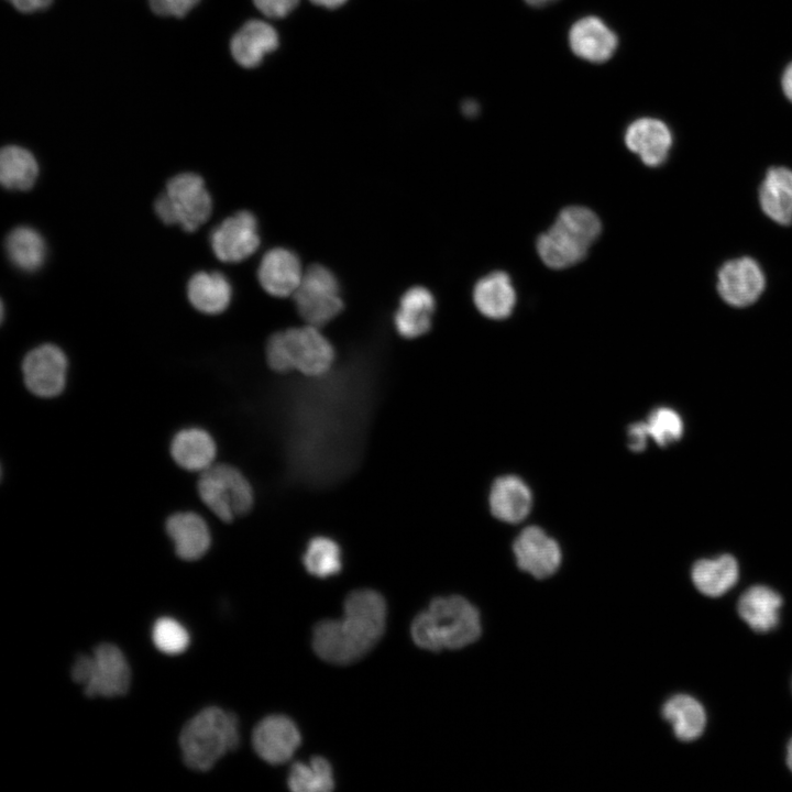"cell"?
I'll return each instance as SVG.
<instances>
[{
  "instance_id": "obj_1",
  "label": "cell",
  "mask_w": 792,
  "mask_h": 792,
  "mask_svg": "<svg viewBox=\"0 0 792 792\" xmlns=\"http://www.w3.org/2000/svg\"><path fill=\"white\" fill-rule=\"evenodd\" d=\"M387 605L370 588L351 592L340 619H323L312 630V648L322 660L350 664L364 657L385 631Z\"/></svg>"
},
{
  "instance_id": "obj_2",
  "label": "cell",
  "mask_w": 792,
  "mask_h": 792,
  "mask_svg": "<svg viewBox=\"0 0 792 792\" xmlns=\"http://www.w3.org/2000/svg\"><path fill=\"white\" fill-rule=\"evenodd\" d=\"M481 632L479 610L459 595L433 598L410 626L414 642L428 651L466 647L475 642Z\"/></svg>"
},
{
  "instance_id": "obj_3",
  "label": "cell",
  "mask_w": 792,
  "mask_h": 792,
  "mask_svg": "<svg viewBox=\"0 0 792 792\" xmlns=\"http://www.w3.org/2000/svg\"><path fill=\"white\" fill-rule=\"evenodd\" d=\"M602 223L597 215L583 206L560 211L553 224L537 239L539 257L550 268L563 270L583 261L598 239Z\"/></svg>"
},
{
  "instance_id": "obj_4",
  "label": "cell",
  "mask_w": 792,
  "mask_h": 792,
  "mask_svg": "<svg viewBox=\"0 0 792 792\" xmlns=\"http://www.w3.org/2000/svg\"><path fill=\"white\" fill-rule=\"evenodd\" d=\"M240 740L234 714L212 706L200 711L182 729L179 745L186 766L207 771Z\"/></svg>"
},
{
  "instance_id": "obj_5",
  "label": "cell",
  "mask_w": 792,
  "mask_h": 792,
  "mask_svg": "<svg viewBox=\"0 0 792 792\" xmlns=\"http://www.w3.org/2000/svg\"><path fill=\"white\" fill-rule=\"evenodd\" d=\"M334 355L332 344L311 324L276 332L266 344L267 364L278 373L296 370L320 376L331 367Z\"/></svg>"
},
{
  "instance_id": "obj_6",
  "label": "cell",
  "mask_w": 792,
  "mask_h": 792,
  "mask_svg": "<svg viewBox=\"0 0 792 792\" xmlns=\"http://www.w3.org/2000/svg\"><path fill=\"white\" fill-rule=\"evenodd\" d=\"M154 209L164 223L179 224L193 232L209 219L212 200L200 175L182 173L167 182Z\"/></svg>"
},
{
  "instance_id": "obj_7",
  "label": "cell",
  "mask_w": 792,
  "mask_h": 792,
  "mask_svg": "<svg viewBox=\"0 0 792 792\" xmlns=\"http://www.w3.org/2000/svg\"><path fill=\"white\" fill-rule=\"evenodd\" d=\"M197 492L206 507L224 522L245 515L254 504L251 483L242 472L229 464H213L201 472Z\"/></svg>"
},
{
  "instance_id": "obj_8",
  "label": "cell",
  "mask_w": 792,
  "mask_h": 792,
  "mask_svg": "<svg viewBox=\"0 0 792 792\" xmlns=\"http://www.w3.org/2000/svg\"><path fill=\"white\" fill-rule=\"evenodd\" d=\"M73 680L84 686L89 697L123 695L130 686V668L121 650L111 645L98 646L92 656H79L72 667Z\"/></svg>"
},
{
  "instance_id": "obj_9",
  "label": "cell",
  "mask_w": 792,
  "mask_h": 792,
  "mask_svg": "<svg viewBox=\"0 0 792 792\" xmlns=\"http://www.w3.org/2000/svg\"><path fill=\"white\" fill-rule=\"evenodd\" d=\"M294 300L302 319L315 327L329 322L343 308L336 276L320 264L311 265L304 273Z\"/></svg>"
},
{
  "instance_id": "obj_10",
  "label": "cell",
  "mask_w": 792,
  "mask_h": 792,
  "mask_svg": "<svg viewBox=\"0 0 792 792\" xmlns=\"http://www.w3.org/2000/svg\"><path fill=\"white\" fill-rule=\"evenodd\" d=\"M21 371L30 393L41 398H53L61 395L66 387L68 359L59 346L52 343L40 344L25 354Z\"/></svg>"
},
{
  "instance_id": "obj_11",
  "label": "cell",
  "mask_w": 792,
  "mask_h": 792,
  "mask_svg": "<svg viewBox=\"0 0 792 792\" xmlns=\"http://www.w3.org/2000/svg\"><path fill=\"white\" fill-rule=\"evenodd\" d=\"M257 229V221L250 211H239L224 219L210 234L215 255L227 263L251 256L260 245Z\"/></svg>"
},
{
  "instance_id": "obj_12",
  "label": "cell",
  "mask_w": 792,
  "mask_h": 792,
  "mask_svg": "<svg viewBox=\"0 0 792 792\" xmlns=\"http://www.w3.org/2000/svg\"><path fill=\"white\" fill-rule=\"evenodd\" d=\"M766 278L759 264L747 256L725 263L717 276V290L728 305L747 307L765 289Z\"/></svg>"
},
{
  "instance_id": "obj_13",
  "label": "cell",
  "mask_w": 792,
  "mask_h": 792,
  "mask_svg": "<svg viewBox=\"0 0 792 792\" xmlns=\"http://www.w3.org/2000/svg\"><path fill=\"white\" fill-rule=\"evenodd\" d=\"M301 743L297 725L287 716L273 714L257 723L252 745L260 758L271 765L288 761Z\"/></svg>"
},
{
  "instance_id": "obj_14",
  "label": "cell",
  "mask_w": 792,
  "mask_h": 792,
  "mask_svg": "<svg viewBox=\"0 0 792 792\" xmlns=\"http://www.w3.org/2000/svg\"><path fill=\"white\" fill-rule=\"evenodd\" d=\"M513 550L517 565L536 579L554 574L562 560L558 542L537 526L525 528L516 538Z\"/></svg>"
},
{
  "instance_id": "obj_15",
  "label": "cell",
  "mask_w": 792,
  "mask_h": 792,
  "mask_svg": "<svg viewBox=\"0 0 792 792\" xmlns=\"http://www.w3.org/2000/svg\"><path fill=\"white\" fill-rule=\"evenodd\" d=\"M625 143L645 165L657 167L662 165L669 156L672 134L662 121L654 118H640L627 128Z\"/></svg>"
},
{
  "instance_id": "obj_16",
  "label": "cell",
  "mask_w": 792,
  "mask_h": 792,
  "mask_svg": "<svg viewBox=\"0 0 792 792\" xmlns=\"http://www.w3.org/2000/svg\"><path fill=\"white\" fill-rule=\"evenodd\" d=\"M302 275L298 256L285 248H275L266 252L257 270L261 286L275 297L294 294Z\"/></svg>"
},
{
  "instance_id": "obj_17",
  "label": "cell",
  "mask_w": 792,
  "mask_h": 792,
  "mask_svg": "<svg viewBox=\"0 0 792 792\" xmlns=\"http://www.w3.org/2000/svg\"><path fill=\"white\" fill-rule=\"evenodd\" d=\"M569 44L580 58L603 63L615 53L617 36L600 18L585 16L571 26Z\"/></svg>"
},
{
  "instance_id": "obj_18",
  "label": "cell",
  "mask_w": 792,
  "mask_h": 792,
  "mask_svg": "<svg viewBox=\"0 0 792 792\" xmlns=\"http://www.w3.org/2000/svg\"><path fill=\"white\" fill-rule=\"evenodd\" d=\"M166 532L174 542L176 554L186 561H195L206 554L211 544V534L206 520L194 512H178L166 520Z\"/></svg>"
},
{
  "instance_id": "obj_19",
  "label": "cell",
  "mask_w": 792,
  "mask_h": 792,
  "mask_svg": "<svg viewBox=\"0 0 792 792\" xmlns=\"http://www.w3.org/2000/svg\"><path fill=\"white\" fill-rule=\"evenodd\" d=\"M279 40L276 30L262 20L245 22L230 41L233 59L244 68L258 66L264 56L274 52Z\"/></svg>"
},
{
  "instance_id": "obj_20",
  "label": "cell",
  "mask_w": 792,
  "mask_h": 792,
  "mask_svg": "<svg viewBox=\"0 0 792 792\" xmlns=\"http://www.w3.org/2000/svg\"><path fill=\"white\" fill-rule=\"evenodd\" d=\"M169 453L182 469L201 473L215 464L217 444L207 430L189 427L175 433L169 444Z\"/></svg>"
},
{
  "instance_id": "obj_21",
  "label": "cell",
  "mask_w": 792,
  "mask_h": 792,
  "mask_svg": "<svg viewBox=\"0 0 792 792\" xmlns=\"http://www.w3.org/2000/svg\"><path fill=\"white\" fill-rule=\"evenodd\" d=\"M473 301L484 317L494 320L509 317L516 305L510 276L502 271L483 276L474 286Z\"/></svg>"
},
{
  "instance_id": "obj_22",
  "label": "cell",
  "mask_w": 792,
  "mask_h": 792,
  "mask_svg": "<svg viewBox=\"0 0 792 792\" xmlns=\"http://www.w3.org/2000/svg\"><path fill=\"white\" fill-rule=\"evenodd\" d=\"M436 302L431 292L422 286L409 288L400 298L394 322L397 332L414 339L429 331Z\"/></svg>"
},
{
  "instance_id": "obj_23",
  "label": "cell",
  "mask_w": 792,
  "mask_h": 792,
  "mask_svg": "<svg viewBox=\"0 0 792 792\" xmlns=\"http://www.w3.org/2000/svg\"><path fill=\"white\" fill-rule=\"evenodd\" d=\"M532 496L526 483L515 476L506 475L497 479L490 493L492 514L506 522H519L529 514Z\"/></svg>"
},
{
  "instance_id": "obj_24",
  "label": "cell",
  "mask_w": 792,
  "mask_h": 792,
  "mask_svg": "<svg viewBox=\"0 0 792 792\" xmlns=\"http://www.w3.org/2000/svg\"><path fill=\"white\" fill-rule=\"evenodd\" d=\"M781 605L782 597L776 591L755 585L743 593L737 609L752 630L767 632L778 625Z\"/></svg>"
},
{
  "instance_id": "obj_25",
  "label": "cell",
  "mask_w": 792,
  "mask_h": 792,
  "mask_svg": "<svg viewBox=\"0 0 792 792\" xmlns=\"http://www.w3.org/2000/svg\"><path fill=\"white\" fill-rule=\"evenodd\" d=\"M762 211L780 224L792 222V170L785 167L770 168L759 189Z\"/></svg>"
},
{
  "instance_id": "obj_26",
  "label": "cell",
  "mask_w": 792,
  "mask_h": 792,
  "mask_svg": "<svg viewBox=\"0 0 792 792\" xmlns=\"http://www.w3.org/2000/svg\"><path fill=\"white\" fill-rule=\"evenodd\" d=\"M232 288L228 278L219 272H198L187 285L190 304L207 315H217L230 304Z\"/></svg>"
},
{
  "instance_id": "obj_27",
  "label": "cell",
  "mask_w": 792,
  "mask_h": 792,
  "mask_svg": "<svg viewBox=\"0 0 792 792\" xmlns=\"http://www.w3.org/2000/svg\"><path fill=\"white\" fill-rule=\"evenodd\" d=\"M691 576L696 588L711 597L727 592L738 579V564L730 554L702 559L694 563Z\"/></svg>"
},
{
  "instance_id": "obj_28",
  "label": "cell",
  "mask_w": 792,
  "mask_h": 792,
  "mask_svg": "<svg viewBox=\"0 0 792 792\" xmlns=\"http://www.w3.org/2000/svg\"><path fill=\"white\" fill-rule=\"evenodd\" d=\"M662 716L671 723L675 736L683 741L700 737L706 723L703 706L686 694L670 697L662 706Z\"/></svg>"
},
{
  "instance_id": "obj_29",
  "label": "cell",
  "mask_w": 792,
  "mask_h": 792,
  "mask_svg": "<svg viewBox=\"0 0 792 792\" xmlns=\"http://www.w3.org/2000/svg\"><path fill=\"white\" fill-rule=\"evenodd\" d=\"M6 251L10 262L24 272H35L46 257L43 237L33 228L20 226L11 230L6 239Z\"/></svg>"
},
{
  "instance_id": "obj_30",
  "label": "cell",
  "mask_w": 792,
  "mask_h": 792,
  "mask_svg": "<svg viewBox=\"0 0 792 792\" xmlns=\"http://www.w3.org/2000/svg\"><path fill=\"white\" fill-rule=\"evenodd\" d=\"M38 175L34 155L19 145H8L0 153V180L8 189L26 190Z\"/></svg>"
},
{
  "instance_id": "obj_31",
  "label": "cell",
  "mask_w": 792,
  "mask_h": 792,
  "mask_svg": "<svg viewBox=\"0 0 792 792\" xmlns=\"http://www.w3.org/2000/svg\"><path fill=\"white\" fill-rule=\"evenodd\" d=\"M287 785L294 792H329L334 788L332 767L320 756L309 762L297 761L290 767Z\"/></svg>"
},
{
  "instance_id": "obj_32",
  "label": "cell",
  "mask_w": 792,
  "mask_h": 792,
  "mask_svg": "<svg viewBox=\"0 0 792 792\" xmlns=\"http://www.w3.org/2000/svg\"><path fill=\"white\" fill-rule=\"evenodd\" d=\"M302 563L311 575L326 579L342 569V552L339 544L324 536L314 537L307 544Z\"/></svg>"
},
{
  "instance_id": "obj_33",
  "label": "cell",
  "mask_w": 792,
  "mask_h": 792,
  "mask_svg": "<svg viewBox=\"0 0 792 792\" xmlns=\"http://www.w3.org/2000/svg\"><path fill=\"white\" fill-rule=\"evenodd\" d=\"M645 424L649 438L661 447L679 440L683 433L681 417L676 411L668 407L654 409Z\"/></svg>"
},
{
  "instance_id": "obj_34",
  "label": "cell",
  "mask_w": 792,
  "mask_h": 792,
  "mask_svg": "<svg viewBox=\"0 0 792 792\" xmlns=\"http://www.w3.org/2000/svg\"><path fill=\"white\" fill-rule=\"evenodd\" d=\"M152 638L156 648L167 654L180 653L189 644L187 630L177 620L169 617H163L155 622Z\"/></svg>"
},
{
  "instance_id": "obj_35",
  "label": "cell",
  "mask_w": 792,
  "mask_h": 792,
  "mask_svg": "<svg viewBox=\"0 0 792 792\" xmlns=\"http://www.w3.org/2000/svg\"><path fill=\"white\" fill-rule=\"evenodd\" d=\"M200 0H148L151 10L162 16L183 18L194 9Z\"/></svg>"
},
{
  "instance_id": "obj_36",
  "label": "cell",
  "mask_w": 792,
  "mask_h": 792,
  "mask_svg": "<svg viewBox=\"0 0 792 792\" xmlns=\"http://www.w3.org/2000/svg\"><path fill=\"white\" fill-rule=\"evenodd\" d=\"M299 0H253L254 6L265 16L284 18L298 4Z\"/></svg>"
},
{
  "instance_id": "obj_37",
  "label": "cell",
  "mask_w": 792,
  "mask_h": 792,
  "mask_svg": "<svg viewBox=\"0 0 792 792\" xmlns=\"http://www.w3.org/2000/svg\"><path fill=\"white\" fill-rule=\"evenodd\" d=\"M649 438L645 421L631 424L628 429V446L632 451H642Z\"/></svg>"
},
{
  "instance_id": "obj_38",
  "label": "cell",
  "mask_w": 792,
  "mask_h": 792,
  "mask_svg": "<svg viewBox=\"0 0 792 792\" xmlns=\"http://www.w3.org/2000/svg\"><path fill=\"white\" fill-rule=\"evenodd\" d=\"M20 12L32 13L47 9L53 0H8Z\"/></svg>"
},
{
  "instance_id": "obj_39",
  "label": "cell",
  "mask_w": 792,
  "mask_h": 792,
  "mask_svg": "<svg viewBox=\"0 0 792 792\" xmlns=\"http://www.w3.org/2000/svg\"><path fill=\"white\" fill-rule=\"evenodd\" d=\"M782 89L788 99L792 101V63L785 68L783 73Z\"/></svg>"
},
{
  "instance_id": "obj_40",
  "label": "cell",
  "mask_w": 792,
  "mask_h": 792,
  "mask_svg": "<svg viewBox=\"0 0 792 792\" xmlns=\"http://www.w3.org/2000/svg\"><path fill=\"white\" fill-rule=\"evenodd\" d=\"M312 3L328 9L341 7L346 0H310Z\"/></svg>"
},
{
  "instance_id": "obj_41",
  "label": "cell",
  "mask_w": 792,
  "mask_h": 792,
  "mask_svg": "<svg viewBox=\"0 0 792 792\" xmlns=\"http://www.w3.org/2000/svg\"><path fill=\"white\" fill-rule=\"evenodd\" d=\"M479 106L474 101H466L463 105V110L466 116H474L477 113Z\"/></svg>"
},
{
  "instance_id": "obj_42",
  "label": "cell",
  "mask_w": 792,
  "mask_h": 792,
  "mask_svg": "<svg viewBox=\"0 0 792 792\" xmlns=\"http://www.w3.org/2000/svg\"><path fill=\"white\" fill-rule=\"evenodd\" d=\"M787 748H788L787 749V763H788V767L790 768V770L792 771V738L789 741Z\"/></svg>"
},
{
  "instance_id": "obj_43",
  "label": "cell",
  "mask_w": 792,
  "mask_h": 792,
  "mask_svg": "<svg viewBox=\"0 0 792 792\" xmlns=\"http://www.w3.org/2000/svg\"><path fill=\"white\" fill-rule=\"evenodd\" d=\"M540 7H543L554 0H535Z\"/></svg>"
}]
</instances>
